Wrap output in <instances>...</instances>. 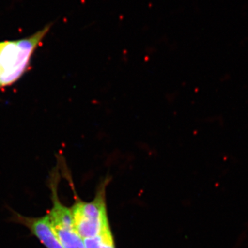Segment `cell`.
Wrapping results in <instances>:
<instances>
[{"instance_id":"6da1fadb","label":"cell","mask_w":248,"mask_h":248,"mask_svg":"<svg viewBox=\"0 0 248 248\" xmlns=\"http://www.w3.org/2000/svg\"><path fill=\"white\" fill-rule=\"evenodd\" d=\"M53 24L20 40L0 42V91L12 86L28 71L36 50L45 40Z\"/></svg>"},{"instance_id":"3957f363","label":"cell","mask_w":248,"mask_h":248,"mask_svg":"<svg viewBox=\"0 0 248 248\" xmlns=\"http://www.w3.org/2000/svg\"><path fill=\"white\" fill-rule=\"evenodd\" d=\"M71 210L75 228L82 239L94 237L110 228L103 190L92 202H77Z\"/></svg>"},{"instance_id":"277c9868","label":"cell","mask_w":248,"mask_h":248,"mask_svg":"<svg viewBox=\"0 0 248 248\" xmlns=\"http://www.w3.org/2000/svg\"><path fill=\"white\" fill-rule=\"evenodd\" d=\"M11 220L28 228L46 248H63L47 214L42 217H31L13 211Z\"/></svg>"},{"instance_id":"5b68a950","label":"cell","mask_w":248,"mask_h":248,"mask_svg":"<svg viewBox=\"0 0 248 248\" xmlns=\"http://www.w3.org/2000/svg\"><path fill=\"white\" fill-rule=\"evenodd\" d=\"M86 248H115L110 228L94 237L83 240Z\"/></svg>"},{"instance_id":"7a4b0ae2","label":"cell","mask_w":248,"mask_h":248,"mask_svg":"<svg viewBox=\"0 0 248 248\" xmlns=\"http://www.w3.org/2000/svg\"><path fill=\"white\" fill-rule=\"evenodd\" d=\"M58 178V174H50L49 187L53 205L47 215L63 248H86L84 241L75 228L71 208L63 205L59 199Z\"/></svg>"}]
</instances>
